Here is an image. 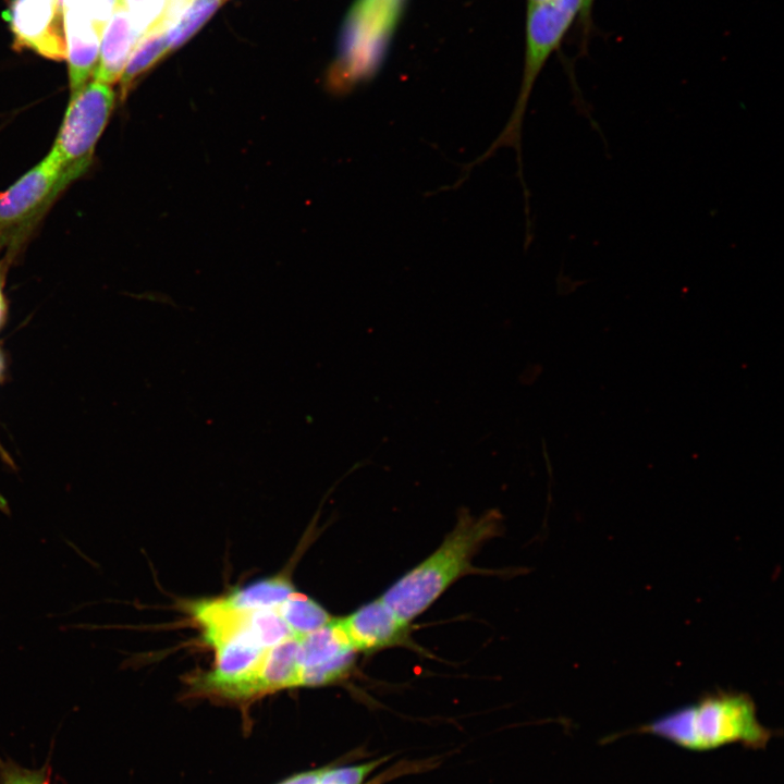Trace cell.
<instances>
[{"label":"cell","mask_w":784,"mask_h":784,"mask_svg":"<svg viewBox=\"0 0 784 784\" xmlns=\"http://www.w3.org/2000/svg\"><path fill=\"white\" fill-rule=\"evenodd\" d=\"M294 591L285 576H274L249 584L232 593L215 599L222 609L237 614L277 610Z\"/></svg>","instance_id":"obj_12"},{"label":"cell","mask_w":784,"mask_h":784,"mask_svg":"<svg viewBox=\"0 0 784 784\" xmlns=\"http://www.w3.org/2000/svg\"><path fill=\"white\" fill-rule=\"evenodd\" d=\"M221 0H191L176 21L167 29L169 49L185 42L215 12Z\"/></svg>","instance_id":"obj_16"},{"label":"cell","mask_w":784,"mask_h":784,"mask_svg":"<svg viewBox=\"0 0 784 784\" xmlns=\"http://www.w3.org/2000/svg\"><path fill=\"white\" fill-rule=\"evenodd\" d=\"M581 0H547L528 4L526 20V51L523 79L514 110L500 135L490 147L466 167V173L502 147L517 154L518 176L525 187L522 162V128L525 111L537 77L549 57L559 48L573 23L578 20Z\"/></svg>","instance_id":"obj_3"},{"label":"cell","mask_w":784,"mask_h":784,"mask_svg":"<svg viewBox=\"0 0 784 784\" xmlns=\"http://www.w3.org/2000/svg\"><path fill=\"white\" fill-rule=\"evenodd\" d=\"M596 0H581V10L578 17L581 28L583 47L586 46L587 39L592 29V11Z\"/></svg>","instance_id":"obj_20"},{"label":"cell","mask_w":784,"mask_h":784,"mask_svg":"<svg viewBox=\"0 0 784 784\" xmlns=\"http://www.w3.org/2000/svg\"><path fill=\"white\" fill-rule=\"evenodd\" d=\"M166 30L151 29L144 34L132 51L121 76V97L125 96L134 81L169 51Z\"/></svg>","instance_id":"obj_14"},{"label":"cell","mask_w":784,"mask_h":784,"mask_svg":"<svg viewBox=\"0 0 784 784\" xmlns=\"http://www.w3.org/2000/svg\"><path fill=\"white\" fill-rule=\"evenodd\" d=\"M0 454H1V456H2L5 461L9 460L8 454H7L5 451L2 449L1 444H0Z\"/></svg>","instance_id":"obj_22"},{"label":"cell","mask_w":784,"mask_h":784,"mask_svg":"<svg viewBox=\"0 0 784 784\" xmlns=\"http://www.w3.org/2000/svg\"><path fill=\"white\" fill-rule=\"evenodd\" d=\"M402 0H358L345 27L338 71L346 84L379 68Z\"/></svg>","instance_id":"obj_6"},{"label":"cell","mask_w":784,"mask_h":784,"mask_svg":"<svg viewBox=\"0 0 784 784\" xmlns=\"http://www.w3.org/2000/svg\"><path fill=\"white\" fill-rule=\"evenodd\" d=\"M123 2L134 26L143 36L156 27L167 0H123Z\"/></svg>","instance_id":"obj_17"},{"label":"cell","mask_w":784,"mask_h":784,"mask_svg":"<svg viewBox=\"0 0 784 784\" xmlns=\"http://www.w3.org/2000/svg\"><path fill=\"white\" fill-rule=\"evenodd\" d=\"M299 670L297 637H290L269 648L253 675L257 698L299 687Z\"/></svg>","instance_id":"obj_11"},{"label":"cell","mask_w":784,"mask_h":784,"mask_svg":"<svg viewBox=\"0 0 784 784\" xmlns=\"http://www.w3.org/2000/svg\"><path fill=\"white\" fill-rule=\"evenodd\" d=\"M294 637H302L329 624L333 618L317 601L293 591L277 609Z\"/></svg>","instance_id":"obj_13"},{"label":"cell","mask_w":784,"mask_h":784,"mask_svg":"<svg viewBox=\"0 0 784 784\" xmlns=\"http://www.w3.org/2000/svg\"><path fill=\"white\" fill-rule=\"evenodd\" d=\"M73 182L47 154L0 194V253L9 262L59 194Z\"/></svg>","instance_id":"obj_5"},{"label":"cell","mask_w":784,"mask_h":784,"mask_svg":"<svg viewBox=\"0 0 784 784\" xmlns=\"http://www.w3.org/2000/svg\"><path fill=\"white\" fill-rule=\"evenodd\" d=\"M191 0H167L160 21L154 29L166 30L176 21Z\"/></svg>","instance_id":"obj_19"},{"label":"cell","mask_w":784,"mask_h":784,"mask_svg":"<svg viewBox=\"0 0 784 784\" xmlns=\"http://www.w3.org/2000/svg\"><path fill=\"white\" fill-rule=\"evenodd\" d=\"M243 628L264 649L294 637L277 610H262L247 613L243 617Z\"/></svg>","instance_id":"obj_15"},{"label":"cell","mask_w":784,"mask_h":784,"mask_svg":"<svg viewBox=\"0 0 784 784\" xmlns=\"http://www.w3.org/2000/svg\"><path fill=\"white\" fill-rule=\"evenodd\" d=\"M3 16L15 49H29L56 61L66 59L62 0H11Z\"/></svg>","instance_id":"obj_7"},{"label":"cell","mask_w":784,"mask_h":784,"mask_svg":"<svg viewBox=\"0 0 784 784\" xmlns=\"http://www.w3.org/2000/svg\"><path fill=\"white\" fill-rule=\"evenodd\" d=\"M503 530L502 516L489 511L480 516L462 513L441 544L395 580L380 598L404 621L426 612L454 583L479 573L473 560Z\"/></svg>","instance_id":"obj_1"},{"label":"cell","mask_w":784,"mask_h":784,"mask_svg":"<svg viewBox=\"0 0 784 784\" xmlns=\"http://www.w3.org/2000/svg\"><path fill=\"white\" fill-rule=\"evenodd\" d=\"M356 656L338 618L298 637L299 687L326 686L347 678Z\"/></svg>","instance_id":"obj_8"},{"label":"cell","mask_w":784,"mask_h":784,"mask_svg":"<svg viewBox=\"0 0 784 784\" xmlns=\"http://www.w3.org/2000/svg\"><path fill=\"white\" fill-rule=\"evenodd\" d=\"M544 1H547V0H528V4L540 3V2H544Z\"/></svg>","instance_id":"obj_23"},{"label":"cell","mask_w":784,"mask_h":784,"mask_svg":"<svg viewBox=\"0 0 784 784\" xmlns=\"http://www.w3.org/2000/svg\"><path fill=\"white\" fill-rule=\"evenodd\" d=\"M140 37L123 0H119L101 36L94 79L109 85L119 81Z\"/></svg>","instance_id":"obj_10"},{"label":"cell","mask_w":784,"mask_h":784,"mask_svg":"<svg viewBox=\"0 0 784 784\" xmlns=\"http://www.w3.org/2000/svg\"><path fill=\"white\" fill-rule=\"evenodd\" d=\"M651 734L690 751H709L738 744L764 749L775 735L757 716L752 698L740 691L718 690L641 725Z\"/></svg>","instance_id":"obj_2"},{"label":"cell","mask_w":784,"mask_h":784,"mask_svg":"<svg viewBox=\"0 0 784 784\" xmlns=\"http://www.w3.org/2000/svg\"><path fill=\"white\" fill-rule=\"evenodd\" d=\"M338 622L357 654L369 656L395 647L420 651L413 640L411 623L401 618L380 597Z\"/></svg>","instance_id":"obj_9"},{"label":"cell","mask_w":784,"mask_h":784,"mask_svg":"<svg viewBox=\"0 0 784 784\" xmlns=\"http://www.w3.org/2000/svg\"><path fill=\"white\" fill-rule=\"evenodd\" d=\"M7 266H8V261L4 259H0V326L3 321V317L5 314V299H4V294H3V286H4Z\"/></svg>","instance_id":"obj_21"},{"label":"cell","mask_w":784,"mask_h":784,"mask_svg":"<svg viewBox=\"0 0 784 784\" xmlns=\"http://www.w3.org/2000/svg\"><path fill=\"white\" fill-rule=\"evenodd\" d=\"M111 85L93 79L71 98L56 140L48 152L73 181L83 175L93 161L96 144L114 107Z\"/></svg>","instance_id":"obj_4"},{"label":"cell","mask_w":784,"mask_h":784,"mask_svg":"<svg viewBox=\"0 0 784 784\" xmlns=\"http://www.w3.org/2000/svg\"><path fill=\"white\" fill-rule=\"evenodd\" d=\"M0 784H52L46 767L29 769L0 757Z\"/></svg>","instance_id":"obj_18"}]
</instances>
